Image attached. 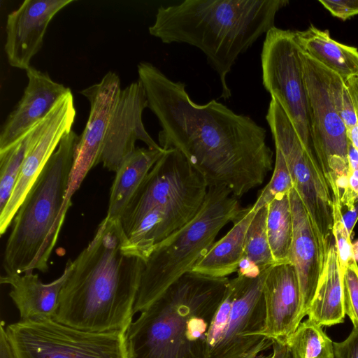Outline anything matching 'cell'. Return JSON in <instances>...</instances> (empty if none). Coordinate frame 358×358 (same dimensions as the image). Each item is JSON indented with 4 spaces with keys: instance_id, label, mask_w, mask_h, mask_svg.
I'll list each match as a JSON object with an SVG mask.
<instances>
[{
    "instance_id": "15",
    "label": "cell",
    "mask_w": 358,
    "mask_h": 358,
    "mask_svg": "<svg viewBox=\"0 0 358 358\" xmlns=\"http://www.w3.org/2000/svg\"><path fill=\"white\" fill-rule=\"evenodd\" d=\"M148 108L144 87L138 80L121 90L111 116L99 163L116 172L122 162L136 149L141 141L151 149H163L149 135L143 125L142 115Z\"/></svg>"
},
{
    "instance_id": "41",
    "label": "cell",
    "mask_w": 358,
    "mask_h": 358,
    "mask_svg": "<svg viewBox=\"0 0 358 358\" xmlns=\"http://www.w3.org/2000/svg\"><path fill=\"white\" fill-rule=\"evenodd\" d=\"M259 351H255L250 354L248 356H247L245 358H271V355H259Z\"/></svg>"
},
{
    "instance_id": "9",
    "label": "cell",
    "mask_w": 358,
    "mask_h": 358,
    "mask_svg": "<svg viewBox=\"0 0 358 358\" xmlns=\"http://www.w3.org/2000/svg\"><path fill=\"white\" fill-rule=\"evenodd\" d=\"M266 119L327 255L333 238V198L316 154L302 142L278 100L271 96Z\"/></svg>"
},
{
    "instance_id": "33",
    "label": "cell",
    "mask_w": 358,
    "mask_h": 358,
    "mask_svg": "<svg viewBox=\"0 0 358 358\" xmlns=\"http://www.w3.org/2000/svg\"><path fill=\"white\" fill-rule=\"evenodd\" d=\"M332 15L343 20L358 15V0H319Z\"/></svg>"
},
{
    "instance_id": "39",
    "label": "cell",
    "mask_w": 358,
    "mask_h": 358,
    "mask_svg": "<svg viewBox=\"0 0 358 358\" xmlns=\"http://www.w3.org/2000/svg\"><path fill=\"white\" fill-rule=\"evenodd\" d=\"M343 217L348 232L351 235L354 226L358 219V200L356 202L354 210L348 211L345 215H343Z\"/></svg>"
},
{
    "instance_id": "14",
    "label": "cell",
    "mask_w": 358,
    "mask_h": 358,
    "mask_svg": "<svg viewBox=\"0 0 358 358\" xmlns=\"http://www.w3.org/2000/svg\"><path fill=\"white\" fill-rule=\"evenodd\" d=\"M121 90L118 75L109 71L100 82L80 92L90 103V113L76 148L66 197L68 208L71 205L72 196L89 171L99 164L110 120Z\"/></svg>"
},
{
    "instance_id": "1",
    "label": "cell",
    "mask_w": 358,
    "mask_h": 358,
    "mask_svg": "<svg viewBox=\"0 0 358 358\" xmlns=\"http://www.w3.org/2000/svg\"><path fill=\"white\" fill-rule=\"evenodd\" d=\"M137 71L162 128L161 148L178 150L208 187H227L238 198L263 183L273 164L263 127L215 100L194 103L184 83L150 62H141Z\"/></svg>"
},
{
    "instance_id": "6",
    "label": "cell",
    "mask_w": 358,
    "mask_h": 358,
    "mask_svg": "<svg viewBox=\"0 0 358 358\" xmlns=\"http://www.w3.org/2000/svg\"><path fill=\"white\" fill-rule=\"evenodd\" d=\"M78 139L73 130L62 138L18 208L5 248L6 274L48 271L69 210L66 197Z\"/></svg>"
},
{
    "instance_id": "2",
    "label": "cell",
    "mask_w": 358,
    "mask_h": 358,
    "mask_svg": "<svg viewBox=\"0 0 358 358\" xmlns=\"http://www.w3.org/2000/svg\"><path fill=\"white\" fill-rule=\"evenodd\" d=\"M144 262L120 220L106 217L72 261L54 320L84 331L125 333L132 322Z\"/></svg>"
},
{
    "instance_id": "34",
    "label": "cell",
    "mask_w": 358,
    "mask_h": 358,
    "mask_svg": "<svg viewBox=\"0 0 358 358\" xmlns=\"http://www.w3.org/2000/svg\"><path fill=\"white\" fill-rule=\"evenodd\" d=\"M349 169L348 185L350 200L355 204L358 200V152L348 141Z\"/></svg>"
},
{
    "instance_id": "28",
    "label": "cell",
    "mask_w": 358,
    "mask_h": 358,
    "mask_svg": "<svg viewBox=\"0 0 358 358\" xmlns=\"http://www.w3.org/2000/svg\"><path fill=\"white\" fill-rule=\"evenodd\" d=\"M31 130L7 149L0 151V212L6 206L20 173Z\"/></svg>"
},
{
    "instance_id": "27",
    "label": "cell",
    "mask_w": 358,
    "mask_h": 358,
    "mask_svg": "<svg viewBox=\"0 0 358 358\" xmlns=\"http://www.w3.org/2000/svg\"><path fill=\"white\" fill-rule=\"evenodd\" d=\"M287 345L293 358H334V343L308 318L299 324Z\"/></svg>"
},
{
    "instance_id": "8",
    "label": "cell",
    "mask_w": 358,
    "mask_h": 358,
    "mask_svg": "<svg viewBox=\"0 0 358 358\" xmlns=\"http://www.w3.org/2000/svg\"><path fill=\"white\" fill-rule=\"evenodd\" d=\"M271 267L255 276L238 273L229 279L210 328L212 337L220 342L208 358H245L255 351L261 352L272 347L273 341L264 336L265 305L262 295Z\"/></svg>"
},
{
    "instance_id": "38",
    "label": "cell",
    "mask_w": 358,
    "mask_h": 358,
    "mask_svg": "<svg viewBox=\"0 0 358 358\" xmlns=\"http://www.w3.org/2000/svg\"><path fill=\"white\" fill-rule=\"evenodd\" d=\"M272 348L271 358H293L287 344L273 341Z\"/></svg>"
},
{
    "instance_id": "3",
    "label": "cell",
    "mask_w": 358,
    "mask_h": 358,
    "mask_svg": "<svg viewBox=\"0 0 358 358\" xmlns=\"http://www.w3.org/2000/svg\"><path fill=\"white\" fill-rule=\"evenodd\" d=\"M287 0H186L158 8L149 27L150 35L164 43L196 47L217 73L220 97L231 96L227 76L239 55L275 27L277 13Z\"/></svg>"
},
{
    "instance_id": "35",
    "label": "cell",
    "mask_w": 358,
    "mask_h": 358,
    "mask_svg": "<svg viewBox=\"0 0 358 358\" xmlns=\"http://www.w3.org/2000/svg\"><path fill=\"white\" fill-rule=\"evenodd\" d=\"M334 358H358V329L353 327L348 337L334 343Z\"/></svg>"
},
{
    "instance_id": "22",
    "label": "cell",
    "mask_w": 358,
    "mask_h": 358,
    "mask_svg": "<svg viewBox=\"0 0 358 358\" xmlns=\"http://www.w3.org/2000/svg\"><path fill=\"white\" fill-rule=\"evenodd\" d=\"M255 213L252 206L247 207L233 227L213 243L192 271L215 278H227L237 272L243 258L246 232Z\"/></svg>"
},
{
    "instance_id": "16",
    "label": "cell",
    "mask_w": 358,
    "mask_h": 358,
    "mask_svg": "<svg viewBox=\"0 0 358 358\" xmlns=\"http://www.w3.org/2000/svg\"><path fill=\"white\" fill-rule=\"evenodd\" d=\"M73 0H25L10 13L6 24L4 45L8 64L27 70L40 51L54 16Z\"/></svg>"
},
{
    "instance_id": "17",
    "label": "cell",
    "mask_w": 358,
    "mask_h": 358,
    "mask_svg": "<svg viewBox=\"0 0 358 358\" xmlns=\"http://www.w3.org/2000/svg\"><path fill=\"white\" fill-rule=\"evenodd\" d=\"M262 295L265 305L264 336L287 344L303 319L299 282L292 263L271 267L263 285Z\"/></svg>"
},
{
    "instance_id": "11",
    "label": "cell",
    "mask_w": 358,
    "mask_h": 358,
    "mask_svg": "<svg viewBox=\"0 0 358 358\" xmlns=\"http://www.w3.org/2000/svg\"><path fill=\"white\" fill-rule=\"evenodd\" d=\"M15 358H127L124 333L84 331L51 318L6 327Z\"/></svg>"
},
{
    "instance_id": "29",
    "label": "cell",
    "mask_w": 358,
    "mask_h": 358,
    "mask_svg": "<svg viewBox=\"0 0 358 358\" xmlns=\"http://www.w3.org/2000/svg\"><path fill=\"white\" fill-rule=\"evenodd\" d=\"M294 187L286 162L279 149L275 148L273 172L268 184L258 194L252 206L255 211L268 206L278 195L288 193Z\"/></svg>"
},
{
    "instance_id": "10",
    "label": "cell",
    "mask_w": 358,
    "mask_h": 358,
    "mask_svg": "<svg viewBox=\"0 0 358 358\" xmlns=\"http://www.w3.org/2000/svg\"><path fill=\"white\" fill-rule=\"evenodd\" d=\"M315 152L332 195L349 196L348 138L333 103L327 69L300 50Z\"/></svg>"
},
{
    "instance_id": "32",
    "label": "cell",
    "mask_w": 358,
    "mask_h": 358,
    "mask_svg": "<svg viewBox=\"0 0 358 358\" xmlns=\"http://www.w3.org/2000/svg\"><path fill=\"white\" fill-rule=\"evenodd\" d=\"M343 285L345 314L358 329V265L355 257L349 262L343 274Z\"/></svg>"
},
{
    "instance_id": "25",
    "label": "cell",
    "mask_w": 358,
    "mask_h": 358,
    "mask_svg": "<svg viewBox=\"0 0 358 358\" xmlns=\"http://www.w3.org/2000/svg\"><path fill=\"white\" fill-rule=\"evenodd\" d=\"M289 193L278 195L268 205L266 232L276 264L290 263L293 221Z\"/></svg>"
},
{
    "instance_id": "37",
    "label": "cell",
    "mask_w": 358,
    "mask_h": 358,
    "mask_svg": "<svg viewBox=\"0 0 358 358\" xmlns=\"http://www.w3.org/2000/svg\"><path fill=\"white\" fill-rule=\"evenodd\" d=\"M345 83L352 97L356 115L358 120V76L352 77L348 79Z\"/></svg>"
},
{
    "instance_id": "26",
    "label": "cell",
    "mask_w": 358,
    "mask_h": 358,
    "mask_svg": "<svg viewBox=\"0 0 358 358\" xmlns=\"http://www.w3.org/2000/svg\"><path fill=\"white\" fill-rule=\"evenodd\" d=\"M268 206L258 210L245 236L243 258L238 273L255 276L274 265L266 232Z\"/></svg>"
},
{
    "instance_id": "40",
    "label": "cell",
    "mask_w": 358,
    "mask_h": 358,
    "mask_svg": "<svg viewBox=\"0 0 358 358\" xmlns=\"http://www.w3.org/2000/svg\"><path fill=\"white\" fill-rule=\"evenodd\" d=\"M346 133L348 140L358 152V124L346 130Z\"/></svg>"
},
{
    "instance_id": "7",
    "label": "cell",
    "mask_w": 358,
    "mask_h": 358,
    "mask_svg": "<svg viewBox=\"0 0 358 358\" xmlns=\"http://www.w3.org/2000/svg\"><path fill=\"white\" fill-rule=\"evenodd\" d=\"M245 208L227 187L209 186L195 217L157 244L145 259L134 315L145 310L171 284L191 271L213 245L219 231L238 220Z\"/></svg>"
},
{
    "instance_id": "30",
    "label": "cell",
    "mask_w": 358,
    "mask_h": 358,
    "mask_svg": "<svg viewBox=\"0 0 358 358\" xmlns=\"http://www.w3.org/2000/svg\"><path fill=\"white\" fill-rule=\"evenodd\" d=\"M327 76L329 90L334 106L346 130L350 129L358 124V120L348 88L341 77L328 69Z\"/></svg>"
},
{
    "instance_id": "4",
    "label": "cell",
    "mask_w": 358,
    "mask_h": 358,
    "mask_svg": "<svg viewBox=\"0 0 358 358\" xmlns=\"http://www.w3.org/2000/svg\"><path fill=\"white\" fill-rule=\"evenodd\" d=\"M229 281L192 271L182 275L130 323L127 358H208L210 327Z\"/></svg>"
},
{
    "instance_id": "21",
    "label": "cell",
    "mask_w": 358,
    "mask_h": 358,
    "mask_svg": "<svg viewBox=\"0 0 358 358\" xmlns=\"http://www.w3.org/2000/svg\"><path fill=\"white\" fill-rule=\"evenodd\" d=\"M166 150L136 148L120 164L111 186L106 216L120 220L127 205Z\"/></svg>"
},
{
    "instance_id": "23",
    "label": "cell",
    "mask_w": 358,
    "mask_h": 358,
    "mask_svg": "<svg viewBox=\"0 0 358 358\" xmlns=\"http://www.w3.org/2000/svg\"><path fill=\"white\" fill-rule=\"evenodd\" d=\"M301 50L334 72L345 82L358 76V50L333 39L327 30L310 25L304 31H294Z\"/></svg>"
},
{
    "instance_id": "19",
    "label": "cell",
    "mask_w": 358,
    "mask_h": 358,
    "mask_svg": "<svg viewBox=\"0 0 358 358\" xmlns=\"http://www.w3.org/2000/svg\"><path fill=\"white\" fill-rule=\"evenodd\" d=\"M27 85L0 133V151L17 142L42 120L70 89L54 81L46 72L33 66L26 70Z\"/></svg>"
},
{
    "instance_id": "24",
    "label": "cell",
    "mask_w": 358,
    "mask_h": 358,
    "mask_svg": "<svg viewBox=\"0 0 358 358\" xmlns=\"http://www.w3.org/2000/svg\"><path fill=\"white\" fill-rule=\"evenodd\" d=\"M345 315L343 274L338 251L333 243L327 252L322 275L307 315L309 320L323 327L343 322Z\"/></svg>"
},
{
    "instance_id": "5",
    "label": "cell",
    "mask_w": 358,
    "mask_h": 358,
    "mask_svg": "<svg viewBox=\"0 0 358 358\" xmlns=\"http://www.w3.org/2000/svg\"><path fill=\"white\" fill-rule=\"evenodd\" d=\"M208 189L206 179L178 150H166L120 220L130 245L145 260L157 244L195 217Z\"/></svg>"
},
{
    "instance_id": "18",
    "label": "cell",
    "mask_w": 358,
    "mask_h": 358,
    "mask_svg": "<svg viewBox=\"0 0 358 358\" xmlns=\"http://www.w3.org/2000/svg\"><path fill=\"white\" fill-rule=\"evenodd\" d=\"M289 195L293 221L290 263L294 265L298 276L303 318L317 292L327 255L315 227L294 187Z\"/></svg>"
},
{
    "instance_id": "12",
    "label": "cell",
    "mask_w": 358,
    "mask_h": 358,
    "mask_svg": "<svg viewBox=\"0 0 358 358\" xmlns=\"http://www.w3.org/2000/svg\"><path fill=\"white\" fill-rule=\"evenodd\" d=\"M300 50L294 31L275 27L270 29L261 55L262 81L281 105L303 144L315 152Z\"/></svg>"
},
{
    "instance_id": "13",
    "label": "cell",
    "mask_w": 358,
    "mask_h": 358,
    "mask_svg": "<svg viewBox=\"0 0 358 358\" xmlns=\"http://www.w3.org/2000/svg\"><path fill=\"white\" fill-rule=\"evenodd\" d=\"M76 115L73 96L70 90L55 103L48 114L31 129L20 173L6 206L0 212L1 235L9 228L26 195L62 138L73 130Z\"/></svg>"
},
{
    "instance_id": "31",
    "label": "cell",
    "mask_w": 358,
    "mask_h": 358,
    "mask_svg": "<svg viewBox=\"0 0 358 358\" xmlns=\"http://www.w3.org/2000/svg\"><path fill=\"white\" fill-rule=\"evenodd\" d=\"M332 233L338 251L340 268L342 274H343L347 269L349 262L355 256L350 234L343 220L342 206L340 200L337 199H333Z\"/></svg>"
},
{
    "instance_id": "36",
    "label": "cell",
    "mask_w": 358,
    "mask_h": 358,
    "mask_svg": "<svg viewBox=\"0 0 358 358\" xmlns=\"http://www.w3.org/2000/svg\"><path fill=\"white\" fill-rule=\"evenodd\" d=\"M0 358H15L6 332V325L3 322H1L0 326Z\"/></svg>"
},
{
    "instance_id": "20",
    "label": "cell",
    "mask_w": 358,
    "mask_h": 358,
    "mask_svg": "<svg viewBox=\"0 0 358 358\" xmlns=\"http://www.w3.org/2000/svg\"><path fill=\"white\" fill-rule=\"evenodd\" d=\"M71 266L72 260L69 259L62 275L49 283H43L34 272L1 276V283L11 287L9 296L19 310L20 320L54 319Z\"/></svg>"
}]
</instances>
